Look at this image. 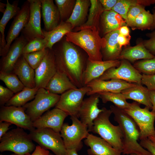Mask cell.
Masks as SVG:
<instances>
[{"mask_svg": "<svg viewBox=\"0 0 155 155\" xmlns=\"http://www.w3.org/2000/svg\"><path fill=\"white\" fill-rule=\"evenodd\" d=\"M54 52L57 68L64 72L77 88L84 86L83 76L85 67L76 48L71 43L65 40L60 50Z\"/></svg>", "mask_w": 155, "mask_h": 155, "instance_id": "obj_1", "label": "cell"}, {"mask_svg": "<svg viewBox=\"0 0 155 155\" xmlns=\"http://www.w3.org/2000/svg\"><path fill=\"white\" fill-rule=\"evenodd\" d=\"M110 109L114 115L115 121L118 123L123 132V154L152 155L138 142L140 130L132 118L124 110L115 105H111Z\"/></svg>", "mask_w": 155, "mask_h": 155, "instance_id": "obj_2", "label": "cell"}, {"mask_svg": "<svg viewBox=\"0 0 155 155\" xmlns=\"http://www.w3.org/2000/svg\"><path fill=\"white\" fill-rule=\"evenodd\" d=\"M99 30L85 28L77 32L71 31L65 35L66 40L79 46L87 53L88 59L93 61H102L101 49L106 44L104 37L99 35Z\"/></svg>", "mask_w": 155, "mask_h": 155, "instance_id": "obj_3", "label": "cell"}, {"mask_svg": "<svg viewBox=\"0 0 155 155\" xmlns=\"http://www.w3.org/2000/svg\"><path fill=\"white\" fill-rule=\"evenodd\" d=\"M103 110L93 122L92 132L98 134L102 139L109 143L114 148L122 153L123 135L118 125H113L109 120L112 113L111 110L102 108Z\"/></svg>", "mask_w": 155, "mask_h": 155, "instance_id": "obj_4", "label": "cell"}, {"mask_svg": "<svg viewBox=\"0 0 155 155\" xmlns=\"http://www.w3.org/2000/svg\"><path fill=\"white\" fill-rule=\"evenodd\" d=\"M36 146L29 134L18 127L8 131L0 139V152H12L19 155H25L34 150Z\"/></svg>", "mask_w": 155, "mask_h": 155, "instance_id": "obj_5", "label": "cell"}, {"mask_svg": "<svg viewBox=\"0 0 155 155\" xmlns=\"http://www.w3.org/2000/svg\"><path fill=\"white\" fill-rule=\"evenodd\" d=\"M140 104L135 101L130 103L129 107L124 111L138 127L140 132L139 139L141 140L155 134V113L150 111V109L147 106L141 108Z\"/></svg>", "mask_w": 155, "mask_h": 155, "instance_id": "obj_6", "label": "cell"}, {"mask_svg": "<svg viewBox=\"0 0 155 155\" xmlns=\"http://www.w3.org/2000/svg\"><path fill=\"white\" fill-rule=\"evenodd\" d=\"M60 95L51 93L44 88L38 89L33 100L23 106L33 122L45 112L55 106Z\"/></svg>", "mask_w": 155, "mask_h": 155, "instance_id": "obj_7", "label": "cell"}, {"mask_svg": "<svg viewBox=\"0 0 155 155\" xmlns=\"http://www.w3.org/2000/svg\"><path fill=\"white\" fill-rule=\"evenodd\" d=\"M72 124L63 123L61 130V135L66 149H74L77 151L83 146L82 140L89 134L88 127L82 123L77 117H71Z\"/></svg>", "mask_w": 155, "mask_h": 155, "instance_id": "obj_8", "label": "cell"}, {"mask_svg": "<svg viewBox=\"0 0 155 155\" xmlns=\"http://www.w3.org/2000/svg\"><path fill=\"white\" fill-rule=\"evenodd\" d=\"M29 135L33 141L44 148L51 150L55 155H65L67 149L60 133L49 128H35Z\"/></svg>", "mask_w": 155, "mask_h": 155, "instance_id": "obj_9", "label": "cell"}, {"mask_svg": "<svg viewBox=\"0 0 155 155\" xmlns=\"http://www.w3.org/2000/svg\"><path fill=\"white\" fill-rule=\"evenodd\" d=\"M87 86L68 90L60 95L55 108L63 111L71 117L79 118V111L86 94L90 91Z\"/></svg>", "mask_w": 155, "mask_h": 155, "instance_id": "obj_10", "label": "cell"}, {"mask_svg": "<svg viewBox=\"0 0 155 155\" xmlns=\"http://www.w3.org/2000/svg\"><path fill=\"white\" fill-rule=\"evenodd\" d=\"M142 76L128 61L123 59L118 67L108 69L96 79L103 80L117 79L141 84Z\"/></svg>", "mask_w": 155, "mask_h": 155, "instance_id": "obj_11", "label": "cell"}, {"mask_svg": "<svg viewBox=\"0 0 155 155\" xmlns=\"http://www.w3.org/2000/svg\"><path fill=\"white\" fill-rule=\"evenodd\" d=\"M30 13L28 21L22 31L28 42L36 38H44L41 25V2L40 0H28Z\"/></svg>", "mask_w": 155, "mask_h": 155, "instance_id": "obj_12", "label": "cell"}, {"mask_svg": "<svg viewBox=\"0 0 155 155\" xmlns=\"http://www.w3.org/2000/svg\"><path fill=\"white\" fill-rule=\"evenodd\" d=\"M6 121L16 125L18 127L27 129L30 131L35 129L33 122L26 113L23 106H1L0 122Z\"/></svg>", "mask_w": 155, "mask_h": 155, "instance_id": "obj_13", "label": "cell"}, {"mask_svg": "<svg viewBox=\"0 0 155 155\" xmlns=\"http://www.w3.org/2000/svg\"><path fill=\"white\" fill-rule=\"evenodd\" d=\"M30 13V3L27 0L22 6L18 13L14 17L6 37V45L2 51L0 53L1 56L3 57L7 54L12 43L17 39L27 23Z\"/></svg>", "mask_w": 155, "mask_h": 155, "instance_id": "obj_14", "label": "cell"}, {"mask_svg": "<svg viewBox=\"0 0 155 155\" xmlns=\"http://www.w3.org/2000/svg\"><path fill=\"white\" fill-rule=\"evenodd\" d=\"M49 50L42 62L35 69L36 87L46 88L57 70L54 52Z\"/></svg>", "mask_w": 155, "mask_h": 155, "instance_id": "obj_15", "label": "cell"}, {"mask_svg": "<svg viewBox=\"0 0 155 155\" xmlns=\"http://www.w3.org/2000/svg\"><path fill=\"white\" fill-rule=\"evenodd\" d=\"M99 98L98 93L89 96L84 99L79 111V118L87 126L89 132L92 131L94 121L103 110L102 108L100 109L98 107Z\"/></svg>", "mask_w": 155, "mask_h": 155, "instance_id": "obj_16", "label": "cell"}, {"mask_svg": "<svg viewBox=\"0 0 155 155\" xmlns=\"http://www.w3.org/2000/svg\"><path fill=\"white\" fill-rule=\"evenodd\" d=\"M68 114L57 108L47 111L33 122V126L36 129L49 128L55 132L60 133L63 122Z\"/></svg>", "mask_w": 155, "mask_h": 155, "instance_id": "obj_17", "label": "cell"}, {"mask_svg": "<svg viewBox=\"0 0 155 155\" xmlns=\"http://www.w3.org/2000/svg\"><path fill=\"white\" fill-rule=\"evenodd\" d=\"M135 84L117 79L108 80L96 79L86 85L90 89L87 95L89 96L102 92L120 93L125 89L134 86Z\"/></svg>", "mask_w": 155, "mask_h": 155, "instance_id": "obj_18", "label": "cell"}, {"mask_svg": "<svg viewBox=\"0 0 155 155\" xmlns=\"http://www.w3.org/2000/svg\"><path fill=\"white\" fill-rule=\"evenodd\" d=\"M120 63L119 60L93 61L88 59L83 76L84 86L98 78L108 69L118 67Z\"/></svg>", "mask_w": 155, "mask_h": 155, "instance_id": "obj_19", "label": "cell"}, {"mask_svg": "<svg viewBox=\"0 0 155 155\" xmlns=\"http://www.w3.org/2000/svg\"><path fill=\"white\" fill-rule=\"evenodd\" d=\"M28 42L22 35L16 39L11 46L7 54L3 57L1 72L8 73L13 72L15 64L23 55V48Z\"/></svg>", "mask_w": 155, "mask_h": 155, "instance_id": "obj_20", "label": "cell"}, {"mask_svg": "<svg viewBox=\"0 0 155 155\" xmlns=\"http://www.w3.org/2000/svg\"><path fill=\"white\" fill-rule=\"evenodd\" d=\"M84 143L90 147L87 150L89 155H121L105 140L92 134L89 133Z\"/></svg>", "mask_w": 155, "mask_h": 155, "instance_id": "obj_21", "label": "cell"}, {"mask_svg": "<svg viewBox=\"0 0 155 155\" xmlns=\"http://www.w3.org/2000/svg\"><path fill=\"white\" fill-rule=\"evenodd\" d=\"M41 13L45 31H49L60 23V17L58 8L53 0H40Z\"/></svg>", "mask_w": 155, "mask_h": 155, "instance_id": "obj_22", "label": "cell"}, {"mask_svg": "<svg viewBox=\"0 0 155 155\" xmlns=\"http://www.w3.org/2000/svg\"><path fill=\"white\" fill-rule=\"evenodd\" d=\"M13 72L16 74L25 87H36L35 70L28 64L23 55L15 64Z\"/></svg>", "mask_w": 155, "mask_h": 155, "instance_id": "obj_23", "label": "cell"}, {"mask_svg": "<svg viewBox=\"0 0 155 155\" xmlns=\"http://www.w3.org/2000/svg\"><path fill=\"white\" fill-rule=\"evenodd\" d=\"M77 88L66 75L57 68L56 72L45 88L51 93L61 94L68 90Z\"/></svg>", "mask_w": 155, "mask_h": 155, "instance_id": "obj_24", "label": "cell"}, {"mask_svg": "<svg viewBox=\"0 0 155 155\" xmlns=\"http://www.w3.org/2000/svg\"><path fill=\"white\" fill-rule=\"evenodd\" d=\"M119 33V30L105 35L106 44L102 49V55L104 61L119 60L122 50L118 43L117 38Z\"/></svg>", "mask_w": 155, "mask_h": 155, "instance_id": "obj_25", "label": "cell"}, {"mask_svg": "<svg viewBox=\"0 0 155 155\" xmlns=\"http://www.w3.org/2000/svg\"><path fill=\"white\" fill-rule=\"evenodd\" d=\"M121 93L126 99L133 100L140 104L152 108V104L150 96V91L142 84H136L133 86L125 89Z\"/></svg>", "mask_w": 155, "mask_h": 155, "instance_id": "obj_26", "label": "cell"}, {"mask_svg": "<svg viewBox=\"0 0 155 155\" xmlns=\"http://www.w3.org/2000/svg\"><path fill=\"white\" fill-rule=\"evenodd\" d=\"M100 19L102 31L105 35L118 30L121 26H127L122 17L112 10L104 11Z\"/></svg>", "mask_w": 155, "mask_h": 155, "instance_id": "obj_27", "label": "cell"}, {"mask_svg": "<svg viewBox=\"0 0 155 155\" xmlns=\"http://www.w3.org/2000/svg\"><path fill=\"white\" fill-rule=\"evenodd\" d=\"M155 56L146 48L142 42L133 46L126 48L122 50L119 60L125 59L132 63L140 59H149Z\"/></svg>", "mask_w": 155, "mask_h": 155, "instance_id": "obj_28", "label": "cell"}, {"mask_svg": "<svg viewBox=\"0 0 155 155\" xmlns=\"http://www.w3.org/2000/svg\"><path fill=\"white\" fill-rule=\"evenodd\" d=\"M90 5L89 0H76L72 13L66 22L70 23L73 29L83 24L86 22Z\"/></svg>", "mask_w": 155, "mask_h": 155, "instance_id": "obj_29", "label": "cell"}, {"mask_svg": "<svg viewBox=\"0 0 155 155\" xmlns=\"http://www.w3.org/2000/svg\"><path fill=\"white\" fill-rule=\"evenodd\" d=\"M73 29L71 24L66 22L61 21L59 24L52 30L46 31L43 30L46 44L45 48L52 49L54 45L60 41L66 34Z\"/></svg>", "mask_w": 155, "mask_h": 155, "instance_id": "obj_30", "label": "cell"}, {"mask_svg": "<svg viewBox=\"0 0 155 155\" xmlns=\"http://www.w3.org/2000/svg\"><path fill=\"white\" fill-rule=\"evenodd\" d=\"M90 1L91 5L87 19L84 24L75 28L77 31L85 28L99 31L100 17L104 10L99 0H90Z\"/></svg>", "mask_w": 155, "mask_h": 155, "instance_id": "obj_31", "label": "cell"}, {"mask_svg": "<svg viewBox=\"0 0 155 155\" xmlns=\"http://www.w3.org/2000/svg\"><path fill=\"white\" fill-rule=\"evenodd\" d=\"M18 1H15L10 3L7 0L5 9L0 21V52L2 51L6 44L5 39L4 32L7 23L12 18L16 16L20 11L18 6Z\"/></svg>", "mask_w": 155, "mask_h": 155, "instance_id": "obj_32", "label": "cell"}, {"mask_svg": "<svg viewBox=\"0 0 155 155\" xmlns=\"http://www.w3.org/2000/svg\"><path fill=\"white\" fill-rule=\"evenodd\" d=\"M38 89L36 87L33 88L25 87L22 90L14 95L5 105L23 106L34 98Z\"/></svg>", "mask_w": 155, "mask_h": 155, "instance_id": "obj_33", "label": "cell"}, {"mask_svg": "<svg viewBox=\"0 0 155 155\" xmlns=\"http://www.w3.org/2000/svg\"><path fill=\"white\" fill-rule=\"evenodd\" d=\"M98 93L104 103L111 102L116 106L123 110L127 109L129 106L130 103L127 101L126 99L121 92H102Z\"/></svg>", "mask_w": 155, "mask_h": 155, "instance_id": "obj_34", "label": "cell"}, {"mask_svg": "<svg viewBox=\"0 0 155 155\" xmlns=\"http://www.w3.org/2000/svg\"><path fill=\"white\" fill-rule=\"evenodd\" d=\"M0 80L14 93L20 92L25 87L17 76L12 72L8 73L0 71Z\"/></svg>", "mask_w": 155, "mask_h": 155, "instance_id": "obj_35", "label": "cell"}, {"mask_svg": "<svg viewBox=\"0 0 155 155\" xmlns=\"http://www.w3.org/2000/svg\"><path fill=\"white\" fill-rule=\"evenodd\" d=\"M55 1L59 13L61 21L66 22L72 13L76 0H55Z\"/></svg>", "mask_w": 155, "mask_h": 155, "instance_id": "obj_36", "label": "cell"}, {"mask_svg": "<svg viewBox=\"0 0 155 155\" xmlns=\"http://www.w3.org/2000/svg\"><path fill=\"white\" fill-rule=\"evenodd\" d=\"M153 22L152 14L145 9L136 18L132 28L142 30H150Z\"/></svg>", "mask_w": 155, "mask_h": 155, "instance_id": "obj_37", "label": "cell"}, {"mask_svg": "<svg viewBox=\"0 0 155 155\" xmlns=\"http://www.w3.org/2000/svg\"><path fill=\"white\" fill-rule=\"evenodd\" d=\"M47 48L23 55L29 65L34 70L40 65L46 54L49 50Z\"/></svg>", "mask_w": 155, "mask_h": 155, "instance_id": "obj_38", "label": "cell"}, {"mask_svg": "<svg viewBox=\"0 0 155 155\" xmlns=\"http://www.w3.org/2000/svg\"><path fill=\"white\" fill-rule=\"evenodd\" d=\"M133 67L140 73L146 75L155 74V57L143 59L135 63Z\"/></svg>", "mask_w": 155, "mask_h": 155, "instance_id": "obj_39", "label": "cell"}, {"mask_svg": "<svg viewBox=\"0 0 155 155\" xmlns=\"http://www.w3.org/2000/svg\"><path fill=\"white\" fill-rule=\"evenodd\" d=\"M137 4H139L137 0H118L112 10L120 15L125 21L130 7Z\"/></svg>", "mask_w": 155, "mask_h": 155, "instance_id": "obj_40", "label": "cell"}, {"mask_svg": "<svg viewBox=\"0 0 155 155\" xmlns=\"http://www.w3.org/2000/svg\"><path fill=\"white\" fill-rule=\"evenodd\" d=\"M45 39L36 38L28 42L24 47L23 54H27L41 51L45 48Z\"/></svg>", "mask_w": 155, "mask_h": 155, "instance_id": "obj_41", "label": "cell"}, {"mask_svg": "<svg viewBox=\"0 0 155 155\" xmlns=\"http://www.w3.org/2000/svg\"><path fill=\"white\" fill-rule=\"evenodd\" d=\"M144 9L145 6L139 4L131 7L127 12L125 20L127 26L132 28L136 18Z\"/></svg>", "mask_w": 155, "mask_h": 155, "instance_id": "obj_42", "label": "cell"}, {"mask_svg": "<svg viewBox=\"0 0 155 155\" xmlns=\"http://www.w3.org/2000/svg\"><path fill=\"white\" fill-rule=\"evenodd\" d=\"M14 93L7 88L0 85V105L4 106L14 96Z\"/></svg>", "mask_w": 155, "mask_h": 155, "instance_id": "obj_43", "label": "cell"}, {"mask_svg": "<svg viewBox=\"0 0 155 155\" xmlns=\"http://www.w3.org/2000/svg\"><path fill=\"white\" fill-rule=\"evenodd\" d=\"M149 39L142 42L146 48L153 55H155V29L150 33L147 34Z\"/></svg>", "mask_w": 155, "mask_h": 155, "instance_id": "obj_44", "label": "cell"}, {"mask_svg": "<svg viewBox=\"0 0 155 155\" xmlns=\"http://www.w3.org/2000/svg\"><path fill=\"white\" fill-rule=\"evenodd\" d=\"M142 84L145 85L149 91L155 90V74H143L141 79Z\"/></svg>", "mask_w": 155, "mask_h": 155, "instance_id": "obj_45", "label": "cell"}, {"mask_svg": "<svg viewBox=\"0 0 155 155\" xmlns=\"http://www.w3.org/2000/svg\"><path fill=\"white\" fill-rule=\"evenodd\" d=\"M140 144L152 155H155V145L148 138L140 140Z\"/></svg>", "mask_w": 155, "mask_h": 155, "instance_id": "obj_46", "label": "cell"}, {"mask_svg": "<svg viewBox=\"0 0 155 155\" xmlns=\"http://www.w3.org/2000/svg\"><path fill=\"white\" fill-rule=\"evenodd\" d=\"M99 1L104 11L112 10L118 0H99Z\"/></svg>", "mask_w": 155, "mask_h": 155, "instance_id": "obj_47", "label": "cell"}, {"mask_svg": "<svg viewBox=\"0 0 155 155\" xmlns=\"http://www.w3.org/2000/svg\"><path fill=\"white\" fill-rule=\"evenodd\" d=\"M131 36H126L119 34L117 40L119 45L121 48L123 46H126L129 44Z\"/></svg>", "mask_w": 155, "mask_h": 155, "instance_id": "obj_48", "label": "cell"}, {"mask_svg": "<svg viewBox=\"0 0 155 155\" xmlns=\"http://www.w3.org/2000/svg\"><path fill=\"white\" fill-rule=\"evenodd\" d=\"M49 151L42 148L39 145L36 147L35 149L32 154L28 153L25 155H49Z\"/></svg>", "mask_w": 155, "mask_h": 155, "instance_id": "obj_49", "label": "cell"}, {"mask_svg": "<svg viewBox=\"0 0 155 155\" xmlns=\"http://www.w3.org/2000/svg\"><path fill=\"white\" fill-rule=\"evenodd\" d=\"M11 124L6 121L0 122V139L8 131Z\"/></svg>", "mask_w": 155, "mask_h": 155, "instance_id": "obj_50", "label": "cell"}, {"mask_svg": "<svg viewBox=\"0 0 155 155\" xmlns=\"http://www.w3.org/2000/svg\"><path fill=\"white\" fill-rule=\"evenodd\" d=\"M118 30L119 34L126 36H130L129 30L127 26H121Z\"/></svg>", "mask_w": 155, "mask_h": 155, "instance_id": "obj_51", "label": "cell"}, {"mask_svg": "<svg viewBox=\"0 0 155 155\" xmlns=\"http://www.w3.org/2000/svg\"><path fill=\"white\" fill-rule=\"evenodd\" d=\"M150 96L152 104V111L155 113V90L150 91Z\"/></svg>", "mask_w": 155, "mask_h": 155, "instance_id": "obj_52", "label": "cell"}, {"mask_svg": "<svg viewBox=\"0 0 155 155\" xmlns=\"http://www.w3.org/2000/svg\"><path fill=\"white\" fill-rule=\"evenodd\" d=\"M139 4L144 6L154 4L155 0H137Z\"/></svg>", "mask_w": 155, "mask_h": 155, "instance_id": "obj_53", "label": "cell"}, {"mask_svg": "<svg viewBox=\"0 0 155 155\" xmlns=\"http://www.w3.org/2000/svg\"><path fill=\"white\" fill-rule=\"evenodd\" d=\"M65 155H78L77 151L74 149H67Z\"/></svg>", "mask_w": 155, "mask_h": 155, "instance_id": "obj_54", "label": "cell"}, {"mask_svg": "<svg viewBox=\"0 0 155 155\" xmlns=\"http://www.w3.org/2000/svg\"><path fill=\"white\" fill-rule=\"evenodd\" d=\"M152 15L153 17V22L150 29L151 30L155 29V9L153 10Z\"/></svg>", "mask_w": 155, "mask_h": 155, "instance_id": "obj_55", "label": "cell"}, {"mask_svg": "<svg viewBox=\"0 0 155 155\" xmlns=\"http://www.w3.org/2000/svg\"><path fill=\"white\" fill-rule=\"evenodd\" d=\"M6 4H5L0 2V11L1 12L4 13L5 10V7H6Z\"/></svg>", "mask_w": 155, "mask_h": 155, "instance_id": "obj_56", "label": "cell"}, {"mask_svg": "<svg viewBox=\"0 0 155 155\" xmlns=\"http://www.w3.org/2000/svg\"><path fill=\"white\" fill-rule=\"evenodd\" d=\"M148 138L155 145V134L152 136L149 137Z\"/></svg>", "mask_w": 155, "mask_h": 155, "instance_id": "obj_57", "label": "cell"}, {"mask_svg": "<svg viewBox=\"0 0 155 155\" xmlns=\"http://www.w3.org/2000/svg\"><path fill=\"white\" fill-rule=\"evenodd\" d=\"M0 155H2V154H0ZM19 155L18 154H16V153H14L13 154H10V155Z\"/></svg>", "mask_w": 155, "mask_h": 155, "instance_id": "obj_58", "label": "cell"}, {"mask_svg": "<svg viewBox=\"0 0 155 155\" xmlns=\"http://www.w3.org/2000/svg\"><path fill=\"white\" fill-rule=\"evenodd\" d=\"M130 155H137L135 154H130Z\"/></svg>", "mask_w": 155, "mask_h": 155, "instance_id": "obj_59", "label": "cell"}, {"mask_svg": "<svg viewBox=\"0 0 155 155\" xmlns=\"http://www.w3.org/2000/svg\"><path fill=\"white\" fill-rule=\"evenodd\" d=\"M49 155H53V154L51 153H50Z\"/></svg>", "mask_w": 155, "mask_h": 155, "instance_id": "obj_60", "label": "cell"}, {"mask_svg": "<svg viewBox=\"0 0 155 155\" xmlns=\"http://www.w3.org/2000/svg\"><path fill=\"white\" fill-rule=\"evenodd\" d=\"M154 4H155V6L154 7V8H155V3H154Z\"/></svg>", "mask_w": 155, "mask_h": 155, "instance_id": "obj_61", "label": "cell"}]
</instances>
